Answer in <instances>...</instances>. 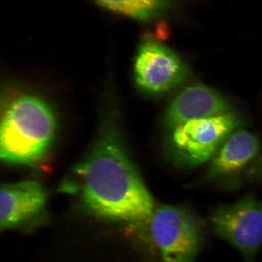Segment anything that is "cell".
<instances>
[{
	"label": "cell",
	"instance_id": "1",
	"mask_svg": "<svg viewBox=\"0 0 262 262\" xmlns=\"http://www.w3.org/2000/svg\"><path fill=\"white\" fill-rule=\"evenodd\" d=\"M88 210L108 220L149 227L155 206L117 131L106 126L89 156L75 169Z\"/></svg>",
	"mask_w": 262,
	"mask_h": 262
},
{
	"label": "cell",
	"instance_id": "2",
	"mask_svg": "<svg viewBox=\"0 0 262 262\" xmlns=\"http://www.w3.org/2000/svg\"><path fill=\"white\" fill-rule=\"evenodd\" d=\"M56 123L51 108L32 96L18 98L2 117L0 157L3 161L31 165L41 160L53 140Z\"/></svg>",
	"mask_w": 262,
	"mask_h": 262
},
{
	"label": "cell",
	"instance_id": "3",
	"mask_svg": "<svg viewBox=\"0 0 262 262\" xmlns=\"http://www.w3.org/2000/svg\"><path fill=\"white\" fill-rule=\"evenodd\" d=\"M149 228L162 262H194L204 243V222L184 206H155Z\"/></svg>",
	"mask_w": 262,
	"mask_h": 262
},
{
	"label": "cell",
	"instance_id": "4",
	"mask_svg": "<svg viewBox=\"0 0 262 262\" xmlns=\"http://www.w3.org/2000/svg\"><path fill=\"white\" fill-rule=\"evenodd\" d=\"M244 124L242 118L231 111L188 121L171 129L170 154L180 165H201L212 159L226 139Z\"/></svg>",
	"mask_w": 262,
	"mask_h": 262
},
{
	"label": "cell",
	"instance_id": "5",
	"mask_svg": "<svg viewBox=\"0 0 262 262\" xmlns=\"http://www.w3.org/2000/svg\"><path fill=\"white\" fill-rule=\"evenodd\" d=\"M213 231L232 246L247 262H255L262 246V201L251 195L221 205L210 216Z\"/></svg>",
	"mask_w": 262,
	"mask_h": 262
},
{
	"label": "cell",
	"instance_id": "6",
	"mask_svg": "<svg viewBox=\"0 0 262 262\" xmlns=\"http://www.w3.org/2000/svg\"><path fill=\"white\" fill-rule=\"evenodd\" d=\"M137 85L147 93H165L181 84L188 77L187 67L178 54L150 38L144 39L134 64Z\"/></svg>",
	"mask_w": 262,
	"mask_h": 262
},
{
	"label": "cell",
	"instance_id": "7",
	"mask_svg": "<svg viewBox=\"0 0 262 262\" xmlns=\"http://www.w3.org/2000/svg\"><path fill=\"white\" fill-rule=\"evenodd\" d=\"M47 215V194L40 183L25 180L2 186V229L34 228L43 224Z\"/></svg>",
	"mask_w": 262,
	"mask_h": 262
},
{
	"label": "cell",
	"instance_id": "8",
	"mask_svg": "<svg viewBox=\"0 0 262 262\" xmlns=\"http://www.w3.org/2000/svg\"><path fill=\"white\" fill-rule=\"evenodd\" d=\"M231 112L226 98L212 88L196 84L180 91L169 104L163 122L168 128L188 121Z\"/></svg>",
	"mask_w": 262,
	"mask_h": 262
},
{
	"label": "cell",
	"instance_id": "9",
	"mask_svg": "<svg viewBox=\"0 0 262 262\" xmlns=\"http://www.w3.org/2000/svg\"><path fill=\"white\" fill-rule=\"evenodd\" d=\"M261 149L258 137L250 131L238 129L224 141L213 158L208 173L214 179L243 171L257 159Z\"/></svg>",
	"mask_w": 262,
	"mask_h": 262
},
{
	"label": "cell",
	"instance_id": "10",
	"mask_svg": "<svg viewBox=\"0 0 262 262\" xmlns=\"http://www.w3.org/2000/svg\"><path fill=\"white\" fill-rule=\"evenodd\" d=\"M98 4L111 11L147 20L162 14L171 0H94Z\"/></svg>",
	"mask_w": 262,
	"mask_h": 262
}]
</instances>
